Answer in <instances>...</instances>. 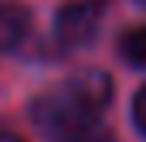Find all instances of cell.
Wrapping results in <instances>:
<instances>
[{
    "instance_id": "cell-6",
    "label": "cell",
    "mask_w": 146,
    "mask_h": 142,
    "mask_svg": "<svg viewBox=\"0 0 146 142\" xmlns=\"http://www.w3.org/2000/svg\"><path fill=\"white\" fill-rule=\"evenodd\" d=\"M0 142H21L17 135H10V132H0Z\"/></svg>"
},
{
    "instance_id": "cell-7",
    "label": "cell",
    "mask_w": 146,
    "mask_h": 142,
    "mask_svg": "<svg viewBox=\"0 0 146 142\" xmlns=\"http://www.w3.org/2000/svg\"><path fill=\"white\" fill-rule=\"evenodd\" d=\"M143 3H146V0H143Z\"/></svg>"
},
{
    "instance_id": "cell-4",
    "label": "cell",
    "mask_w": 146,
    "mask_h": 142,
    "mask_svg": "<svg viewBox=\"0 0 146 142\" xmlns=\"http://www.w3.org/2000/svg\"><path fill=\"white\" fill-rule=\"evenodd\" d=\"M119 51H122V58H126L129 64L146 68V27H133V31H126L122 41H119Z\"/></svg>"
},
{
    "instance_id": "cell-3",
    "label": "cell",
    "mask_w": 146,
    "mask_h": 142,
    "mask_svg": "<svg viewBox=\"0 0 146 142\" xmlns=\"http://www.w3.org/2000/svg\"><path fill=\"white\" fill-rule=\"evenodd\" d=\"M27 27H31V17H27L21 7L0 3V51L17 47V44L24 41V34H27Z\"/></svg>"
},
{
    "instance_id": "cell-2",
    "label": "cell",
    "mask_w": 146,
    "mask_h": 142,
    "mask_svg": "<svg viewBox=\"0 0 146 142\" xmlns=\"http://www.w3.org/2000/svg\"><path fill=\"white\" fill-rule=\"evenodd\" d=\"M99 20H102V0H82V3L65 7L61 17H58V37H61V44H68V47L85 44L95 34Z\"/></svg>"
},
{
    "instance_id": "cell-5",
    "label": "cell",
    "mask_w": 146,
    "mask_h": 142,
    "mask_svg": "<svg viewBox=\"0 0 146 142\" xmlns=\"http://www.w3.org/2000/svg\"><path fill=\"white\" fill-rule=\"evenodd\" d=\"M133 118H136V125L146 132V88L136 95V102H133Z\"/></svg>"
},
{
    "instance_id": "cell-1",
    "label": "cell",
    "mask_w": 146,
    "mask_h": 142,
    "mask_svg": "<svg viewBox=\"0 0 146 142\" xmlns=\"http://www.w3.org/2000/svg\"><path fill=\"white\" fill-rule=\"evenodd\" d=\"M112 102V81L92 71L75 78L58 95H48L34 105L37 125L51 142H112L102 125V108Z\"/></svg>"
}]
</instances>
